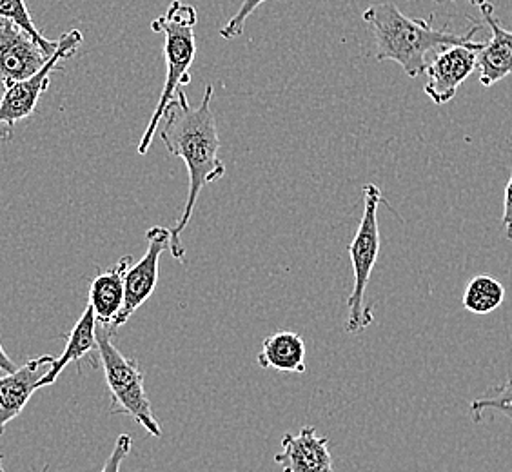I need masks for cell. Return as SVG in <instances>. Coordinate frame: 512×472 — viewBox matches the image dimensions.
I'll use <instances>...</instances> for the list:
<instances>
[{"instance_id":"6da1fadb","label":"cell","mask_w":512,"mask_h":472,"mask_svg":"<svg viewBox=\"0 0 512 472\" xmlns=\"http://www.w3.org/2000/svg\"><path fill=\"white\" fill-rule=\"evenodd\" d=\"M215 88L207 84L204 99L200 106L189 104L186 91L180 88L175 99L169 102L164 113V126L160 138L171 155L182 158L189 173V193L184 213L171 229L169 251L178 262H184L186 249L182 244V233L188 227L189 220L197 206L198 197L204 187L217 182L226 175V166L218 157L220 138H218L217 120L211 111V100Z\"/></svg>"},{"instance_id":"7a4b0ae2","label":"cell","mask_w":512,"mask_h":472,"mask_svg":"<svg viewBox=\"0 0 512 472\" xmlns=\"http://www.w3.org/2000/svg\"><path fill=\"white\" fill-rule=\"evenodd\" d=\"M364 20L373 30L376 60H393L411 79L425 73L429 55H436L449 46L471 42L478 31V26L465 35L436 30L433 15L429 19H409L393 0H384L367 8Z\"/></svg>"},{"instance_id":"3957f363","label":"cell","mask_w":512,"mask_h":472,"mask_svg":"<svg viewBox=\"0 0 512 472\" xmlns=\"http://www.w3.org/2000/svg\"><path fill=\"white\" fill-rule=\"evenodd\" d=\"M198 22V13L195 6L184 4L182 0H173L168 11L151 22V30L164 35V57H166V82L162 95L158 100L153 117L149 120L148 128L140 138L138 153L146 155L149 146L155 137V131L160 126V120L168 109L169 102L175 99L178 89L188 86L191 82L189 69L195 62L197 55V40H195V26Z\"/></svg>"},{"instance_id":"277c9868","label":"cell","mask_w":512,"mask_h":472,"mask_svg":"<svg viewBox=\"0 0 512 472\" xmlns=\"http://www.w3.org/2000/svg\"><path fill=\"white\" fill-rule=\"evenodd\" d=\"M97 344H99V360L109 394H111V413L126 414L142 425L151 436L160 438L162 429L151 409L144 373L137 362L120 353L119 347L113 342V331L97 322Z\"/></svg>"},{"instance_id":"5b68a950","label":"cell","mask_w":512,"mask_h":472,"mask_svg":"<svg viewBox=\"0 0 512 472\" xmlns=\"http://www.w3.org/2000/svg\"><path fill=\"white\" fill-rule=\"evenodd\" d=\"M384 202L380 189L375 184L364 186V215L356 231L353 242L347 246L351 256L355 286L347 298V320L345 331L349 335L364 333L375 322V311L365 302V293L369 287L371 273L380 255V227H378V206Z\"/></svg>"},{"instance_id":"8992f818","label":"cell","mask_w":512,"mask_h":472,"mask_svg":"<svg viewBox=\"0 0 512 472\" xmlns=\"http://www.w3.org/2000/svg\"><path fill=\"white\" fill-rule=\"evenodd\" d=\"M82 40L84 37L79 30L68 31L60 37L59 48L53 53V57L35 75L4 89V95L0 99V140L10 142L15 126L35 113L42 93L50 86L53 71L60 68L62 60L71 59L79 51Z\"/></svg>"},{"instance_id":"52a82bcc","label":"cell","mask_w":512,"mask_h":472,"mask_svg":"<svg viewBox=\"0 0 512 472\" xmlns=\"http://www.w3.org/2000/svg\"><path fill=\"white\" fill-rule=\"evenodd\" d=\"M485 42H465L449 46L438 51L434 59L427 64L425 75V95L433 100L434 104L442 106L456 97L458 88L469 79L478 68V51L482 50Z\"/></svg>"},{"instance_id":"ba28073f","label":"cell","mask_w":512,"mask_h":472,"mask_svg":"<svg viewBox=\"0 0 512 472\" xmlns=\"http://www.w3.org/2000/svg\"><path fill=\"white\" fill-rule=\"evenodd\" d=\"M146 238H148L146 255L142 256L137 264H131L126 273L124 307L113 324V331L119 329L120 325L126 324L129 318L140 309V305L146 304L157 289L160 256L169 249L171 229L162 226L151 227L146 233Z\"/></svg>"},{"instance_id":"9c48e42d","label":"cell","mask_w":512,"mask_h":472,"mask_svg":"<svg viewBox=\"0 0 512 472\" xmlns=\"http://www.w3.org/2000/svg\"><path fill=\"white\" fill-rule=\"evenodd\" d=\"M53 57V55H51ZM50 57L37 40L11 20L0 19V86L10 88L20 80L30 79Z\"/></svg>"},{"instance_id":"30bf717a","label":"cell","mask_w":512,"mask_h":472,"mask_svg":"<svg viewBox=\"0 0 512 472\" xmlns=\"http://www.w3.org/2000/svg\"><path fill=\"white\" fill-rule=\"evenodd\" d=\"M275 463L284 472H335L329 438L320 436L309 425L302 427L298 434H284Z\"/></svg>"},{"instance_id":"8fae6325","label":"cell","mask_w":512,"mask_h":472,"mask_svg":"<svg viewBox=\"0 0 512 472\" xmlns=\"http://www.w3.org/2000/svg\"><path fill=\"white\" fill-rule=\"evenodd\" d=\"M53 362L55 358L46 354L17 367L13 373L0 376V436L6 431V425L22 413L33 393H37L40 378L48 373Z\"/></svg>"},{"instance_id":"7c38bea8","label":"cell","mask_w":512,"mask_h":472,"mask_svg":"<svg viewBox=\"0 0 512 472\" xmlns=\"http://www.w3.org/2000/svg\"><path fill=\"white\" fill-rule=\"evenodd\" d=\"M480 11L493 37L478 51V71L483 88H491L512 75V31L505 30L500 20L496 19L494 6L489 0Z\"/></svg>"},{"instance_id":"4fadbf2b","label":"cell","mask_w":512,"mask_h":472,"mask_svg":"<svg viewBox=\"0 0 512 472\" xmlns=\"http://www.w3.org/2000/svg\"><path fill=\"white\" fill-rule=\"evenodd\" d=\"M133 264V256H122L119 262L106 271H99L89 286V305L100 325L113 331L126 298V273Z\"/></svg>"},{"instance_id":"5bb4252c","label":"cell","mask_w":512,"mask_h":472,"mask_svg":"<svg viewBox=\"0 0 512 472\" xmlns=\"http://www.w3.org/2000/svg\"><path fill=\"white\" fill-rule=\"evenodd\" d=\"M99 351V344H97V318L93 313V307L88 304L86 311L82 313L79 322L71 329V333L66 340V347L64 353L60 354L59 358H55V362L51 364L48 373L40 378L37 384V391L42 387H48L57 382L60 373L68 367L69 364H79L84 358L91 356V353Z\"/></svg>"},{"instance_id":"9a60e30c","label":"cell","mask_w":512,"mask_h":472,"mask_svg":"<svg viewBox=\"0 0 512 472\" xmlns=\"http://www.w3.org/2000/svg\"><path fill=\"white\" fill-rule=\"evenodd\" d=\"M306 342L293 331H280L267 336L262 342V351L256 362L264 369H275L280 373H306Z\"/></svg>"},{"instance_id":"2e32d148","label":"cell","mask_w":512,"mask_h":472,"mask_svg":"<svg viewBox=\"0 0 512 472\" xmlns=\"http://www.w3.org/2000/svg\"><path fill=\"white\" fill-rule=\"evenodd\" d=\"M505 300V287L491 275L474 276L463 293L462 304L469 313L489 315Z\"/></svg>"},{"instance_id":"e0dca14e","label":"cell","mask_w":512,"mask_h":472,"mask_svg":"<svg viewBox=\"0 0 512 472\" xmlns=\"http://www.w3.org/2000/svg\"><path fill=\"white\" fill-rule=\"evenodd\" d=\"M0 19L11 20L13 24H17L19 28L26 31L37 40V44L48 57H51L59 48V40H48L37 30L35 22L31 19L30 10L26 6V0H0Z\"/></svg>"},{"instance_id":"ac0fdd59","label":"cell","mask_w":512,"mask_h":472,"mask_svg":"<svg viewBox=\"0 0 512 472\" xmlns=\"http://www.w3.org/2000/svg\"><path fill=\"white\" fill-rule=\"evenodd\" d=\"M485 411L502 414L505 418L512 420V378L502 385H494L487 393L471 402V414L473 422H483Z\"/></svg>"},{"instance_id":"d6986e66","label":"cell","mask_w":512,"mask_h":472,"mask_svg":"<svg viewBox=\"0 0 512 472\" xmlns=\"http://www.w3.org/2000/svg\"><path fill=\"white\" fill-rule=\"evenodd\" d=\"M264 2H269V0H244L242 6H240V10L237 11V15H233L231 20L222 26L220 37L226 40L238 39V37L244 33L247 19H249V17L255 13L256 8H260Z\"/></svg>"},{"instance_id":"ffe728a7","label":"cell","mask_w":512,"mask_h":472,"mask_svg":"<svg viewBox=\"0 0 512 472\" xmlns=\"http://www.w3.org/2000/svg\"><path fill=\"white\" fill-rule=\"evenodd\" d=\"M131 447H133V438L129 434H120L117 442H115L113 451L109 454V458L104 463V467H102L100 472H120L122 463L128 458V454L131 453Z\"/></svg>"},{"instance_id":"44dd1931","label":"cell","mask_w":512,"mask_h":472,"mask_svg":"<svg viewBox=\"0 0 512 472\" xmlns=\"http://www.w3.org/2000/svg\"><path fill=\"white\" fill-rule=\"evenodd\" d=\"M503 231L507 240L512 242V171L511 178L505 186V197H503V217H502Z\"/></svg>"},{"instance_id":"7402d4cb","label":"cell","mask_w":512,"mask_h":472,"mask_svg":"<svg viewBox=\"0 0 512 472\" xmlns=\"http://www.w3.org/2000/svg\"><path fill=\"white\" fill-rule=\"evenodd\" d=\"M0 371H2V373H13V371H17V365L13 364V360L6 354L2 344H0Z\"/></svg>"},{"instance_id":"603a6c76","label":"cell","mask_w":512,"mask_h":472,"mask_svg":"<svg viewBox=\"0 0 512 472\" xmlns=\"http://www.w3.org/2000/svg\"><path fill=\"white\" fill-rule=\"evenodd\" d=\"M438 2H444V0H438ZM473 6H476V8H482L483 4L487 2V0H469Z\"/></svg>"},{"instance_id":"cb8c5ba5","label":"cell","mask_w":512,"mask_h":472,"mask_svg":"<svg viewBox=\"0 0 512 472\" xmlns=\"http://www.w3.org/2000/svg\"><path fill=\"white\" fill-rule=\"evenodd\" d=\"M0 472H4V469H2V456H0ZM42 472H48V467H44Z\"/></svg>"},{"instance_id":"d4e9b609","label":"cell","mask_w":512,"mask_h":472,"mask_svg":"<svg viewBox=\"0 0 512 472\" xmlns=\"http://www.w3.org/2000/svg\"><path fill=\"white\" fill-rule=\"evenodd\" d=\"M0 88H2V86H0Z\"/></svg>"}]
</instances>
